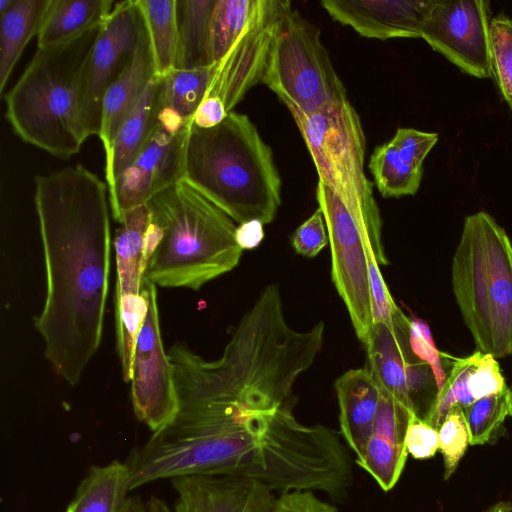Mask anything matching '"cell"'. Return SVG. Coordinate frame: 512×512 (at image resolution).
Here are the masks:
<instances>
[{
	"mask_svg": "<svg viewBox=\"0 0 512 512\" xmlns=\"http://www.w3.org/2000/svg\"><path fill=\"white\" fill-rule=\"evenodd\" d=\"M34 183L46 276L34 325L46 360L75 386L103 334L112 244L108 186L82 164L37 175Z\"/></svg>",
	"mask_w": 512,
	"mask_h": 512,
	"instance_id": "obj_2",
	"label": "cell"
},
{
	"mask_svg": "<svg viewBox=\"0 0 512 512\" xmlns=\"http://www.w3.org/2000/svg\"><path fill=\"white\" fill-rule=\"evenodd\" d=\"M102 24L37 48L5 94L6 119L22 141L63 159L80 151L86 140L79 117L81 81Z\"/></svg>",
	"mask_w": 512,
	"mask_h": 512,
	"instance_id": "obj_5",
	"label": "cell"
},
{
	"mask_svg": "<svg viewBox=\"0 0 512 512\" xmlns=\"http://www.w3.org/2000/svg\"><path fill=\"white\" fill-rule=\"evenodd\" d=\"M192 123L160 109L159 122L151 137L108 188L116 222L125 212L147 204L184 179L186 144Z\"/></svg>",
	"mask_w": 512,
	"mask_h": 512,
	"instance_id": "obj_9",
	"label": "cell"
},
{
	"mask_svg": "<svg viewBox=\"0 0 512 512\" xmlns=\"http://www.w3.org/2000/svg\"><path fill=\"white\" fill-rule=\"evenodd\" d=\"M228 115L226 107L218 97H206L198 107L193 124L200 128H212Z\"/></svg>",
	"mask_w": 512,
	"mask_h": 512,
	"instance_id": "obj_40",
	"label": "cell"
},
{
	"mask_svg": "<svg viewBox=\"0 0 512 512\" xmlns=\"http://www.w3.org/2000/svg\"><path fill=\"white\" fill-rule=\"evenodd\" d=\"M409 343L412 352L430 366L439 390L446 378L440 354L436 349L428 325L417 317L410 318Z\"/></svg>",
	"mask_w": 512,
	"mask_h": 512,
	"instance_id": "obj_35",
	"label": "cell"
},
{
	"mask_svg": "<svg viewBox=\"0 0 512 512\" xmlns=\"http://www.w3.org/2000/svg\"><path fill=\"white\" fill-rule=\"evenodd\" d=\"M50 0H14L0 15V93L23 50L37 36Z\"/></svg>",
	"mask_w": 512,
	"mask_h": 512,
	"instance_id": "obj_25",
	"label": "cell"
},
{
	"mask_svg": "<svg viewBox=\"0 0 512 512\" xmlns=\"http://www.w3.org/2000/svg\"><path fill=\"white\" fill-rule=\"evenodd\" d=\"M375 185L385 198L414 195L420 187L423 168L407 164L389 142L377 146L368 163Z\"/></svg>",
	"mask_w": 512,
	"mask_h": 512,
	"instance_id": "obj_29",
	"label": "cell"
},
{
	"mask_svg": "<svg viewBox=\"0 0 512 512\" xmlns=\"http://www.w3.org/2000/svg\"><path fill=\"white\" fill-rule=\"evenodd\" d=\"M178 408L173 419L134 448L130 491L182 476H233L271 484L290 444L276 407L294 402L302 366L286 337L243 319L220 358L208 361L178 342L167 352Z\"/></svg>",
	"mask_w": 512,
	"mask_h": 512,
	"instance_id": "obj_1",
	"label": "cell"
},
{
	"mask_svg": "<svg viewBox=\"0 0 512 512\" xmlns=\"http://www.w3.org/2000/svg\"><path fill=\"white\" fill-rule=\"evenodd\" d=\"M184 180L238 225L268 224L281 205L282 182L272 150L249 117L235 111L212 128L192 123Z\"/></svg>",
	"mask_w": 512,
	"mask_h": 512,
	"instance_id": "obj_4",
	"label": "cell"
},
{
	"mask_svg": "<svg viewBox=\"0 0 512 512\" xmlns=\"http://www.w3.org/2000/svg\"><path fill=\"white\" fill-rule=\"evenodd\" d=\"M143 286L148 304L134 347L131 398L136 418L156 432L173 419L178 402L173 366L161 336L156 285L144 277Z\"/></svg>",
	"mask_w": 512,
	"mask_h": 512,
	"instance_id": "obj_14",
	"label": "cell"
},
{
	"mask_svg": "<svg viewBox=\"0 0 512 512\" xmlns=\"http://www.w3.org/2000/svg\"><path fill=\"white\" fill-rule=\"evenodd\" d=\"M14 0H0V15L9 9Z\"/></svg>",
	"mask_w": 512,
	"mask_h": 512,
	"instance_id": "obj_43",
	"label": "cell"
},
{
	"mask_svg": "<svg viewBox=\"0 0 512 512\" xmlns=\"http://www.w3.org/2000/svg\"><path fill=\"white\" fill-rule=\"evenodd\" d=\"M490 41L493 75L512 110V18L499 14L490 20Z\"/></svg>",
	"mask_w": 512,
	"mask_h": 512,
	"instance_id": "obj_32",
	"label": "cell"
},
{
	"mask_svg": "<svg viewBox=\"0 0 512 512\" xmlns=\"http://www.w3.org/2000/svg\"><path fill=\"white\" fill-rule=\"evenodd\" d=\"M490 20L485 0H432L419 35L462 72L491 78Z\"/></svg>",
	"mask_w": 512,
	"mask_h": 512,
	"instance_id": "obj_12",
	"label": "cell"
},
{
	"mask_svg": "<svg viewBox=\"0 0 512 512\" xmlns=\"http://www.w3.org/2000/svg\"><path fill=\"white\" fill-rule=\"evenodd\" d=\"M438 141L437 133L398 128L390 143L407 164L423 168V161Z\"/></svg>",
	"mask_w": 512,
	"mask_h": 512,
	"instance_id": "obj_34",
	"label": "cell"
},
{
	"mask_svg": "<svg viewBox=\"0 0 512 512\" xmlns=\"http://www.w3.org/2000/svg\"><path fill=\"white\" fill-rule=\"evenodd\" d=\"M161 85V76L156 75L118 129L105 153V178L108 188L142 150L158 125Z\"/></svg>",
	"mask_w": 512,
	"mask_h": 512,
	"instance_id": "obj_22",
	"label": "cell"
},
{
	"mask_svg": "<svg viewBox=\"0 0 512 512\" xmlns=\"http://www.w3.org/2000/svg\"><path fill=\"white\" fill-rule=\"evenodd\" d=\"M216 0H176L177 50L174 69L209 66L210 23Z\"/></svg>",
	"mask_w": 512,
	"mask_h": 512,
	"instance_id": "obj_26",
	"label": "cell"
},
{
	"mask_svg": "<svg viewBox=\"0 0 512 512\" xmlns=\"http://www.w3.org/2000/svg\"><path fill=\"white\" fill-rule=\"evenodd\" d=\"M343 438L359 457L371 436L381 390L367 369H350L335 382Z\"/></svg>",
	"mask_w": 512,
	"mask_h": 512,
	"instance_id": "obj_21",
	"label": "cell"
},
{
	"mask_svg": "<svg viewBox=\"0 0 512 512\" xmlns=\"http://www.w3.org/2000/svg\"><path fill=\"white\" fill-rule=\"evenodd\" d=\"M150 221L148 204L125 212L118 222L113 242L117 271V349L125 382H131L136 337L147 311L148 300L143 280L147 264L146 236Z\"/></svg>",
	"mask_w": 512,
	"mask_h": 512,
	"instance_id": "obj_10",
	"label": "cell"
},
{
	"mask_svg": "<svg viewBox=\"0 0 512 512\" xmlns=\"http://www.w3.org/2000/svg\"><path fill=\"white\" fill-rule=\"evenodd\" d=\"M130 492L126 463L91 466L65 512H121Z\"/></svg>",
	"mask_w": 512,
	"mask_h": 512,
	"instance_id": "obj_24",
	"label": "cell"
},
{
	"mask_svg": "<svg viewBox=\"0 0 512 512\" xmlns=\"http://www.w3.org/2000/svg\"><path fill=\"white\" fill-rule=\"evenodd\" d=\"M262 83L291 114H311L347 97L320 30L285 1L276 22Z\"/></svg>",
	"mask_w": 512,
	"mask_h": 512,
	"instance_id": "obj_8",
	"label": "cell"
},
{
	"mask_svg": "<svg viewBox=\"0 0 512 512\" xmlns=\"http://www.w3.org/2000/svg\"><path fill=\"white\" fill-rule=\"evenodd\" d=\"M413 416L403 405L381 391L371 436L356 463L384 491L391 490L403 472L408 455L405 435Z\"/></svg>",
	"mask_w": 512,
	"mask_h": 512,
	"instance_id": "obj_18",
	"label": "cell"
},
{
	"mask_svg": "<svg viewBox=\"0 0 512 512\" xmlns=\"http://www.w3.org/2000/svg\"><path fill=\"white\" fill-rule=\"evenodd\" d=\"M292 116L312 156L319 182L330 188L372 232L382 236L373 185L364 171V133L347 97L311 114Z\"/></svg>",
	"mask_w": 512,
	"mask_h": 512,
	"instance_id": "obj_7",
	"label": "cell"
},
{
	"mask_svg": "<svg viewBox=\"0 0 512 512\" xmlns=\"http://www.w3.org/2000/svg\"><path fill=\"white\" fill-rule=\"evenodd\" d=\"M481 512H512V504L509 502L498 501Z\"/></svg>",
	"mask_w": 512,
	"mask_h": 512,
	"instance_id": "obj_42",
	"label": "cell"
},
{
	"mask_svg": "<svg viewBox=\"0 0 512 512\" xmlns=\"http://www.w3.org/2000/svg\"><path fill=\"white\" fill-rule=\"evenodd\" d=\"M143 26L137 0L115 3L103 22L81 81L79 117L86 139L98 136L103 97L131 59Z\"/></svg>",
	"mask_w": 512,
	"mask_h": 512,
	"instance_id": "obj_13",
	"label": "cell"
},
{
	"mask_svg": "<svg viewBox=\"0 0 512 512\" xmlns=\"http://www.w3.org/2000/svg\"><path fill=\"white\" fill-rule=\"evenodd\" d=\"M505 386L499 364L492 355L476 351L456 359L425 422L438 430L453 406L465 408Z\"/></svg>",
	"mask_w": 512,
	"mask_h": 512,
	"instance_id": "obj_20",
	"label": "cell"
},
{
	"mask_svg": "<svg viewBox=\"0 0 512 512\" xmlns=\"http://www.w3.org/2000/svg\"><path fill=\"white\" fill-rule=\"evenodd\" d=\"M172 505L151 496L127 498L121 512H273L276 497L265 485L240 477L195 475L171 479Z\"/></svg>",
	"mask_w": 512,
	"mask_h": 512,
	"instance_id": "obj_15",
	"label": "cell"
},
{
	"mask_svg": "<svg viewBox=\"0 0 512 512\" xmlns=\"http://www.w3.org/2000/svg\"><path fill=\"white\" fill-rule=\"evenodd\" d=\"M214 72V65L182 70L172 69L161 76V110L181 119L193 121V117L205 99Z\"/></svg>",
	"mask_w": 512,
	"mask_h": 512,
	"instance_id": "obj_27",
	"label": "cell"
},
{
	"mask_svg": "<svg viewBox=\"0 0 512 512\" xmlns=\"http://www.w3.org/2000/svg\"><path fill=\"white\" fill-rule=\"evenodd\" d=\"M407 453L415 459H428L439 450L438 430L425 421L413 416L405 435Z\"/></svg>",
	"mask_w": 512,
	"mask_h": 512,
	"instance_id": "obj_38",
	"label": "cell"
},
{
	"mask_svg": "<svg viewBox=\"0 0 512 512\" xmlns=\"http://www.w3.org/2000/svg\"><path fill=\"white\" fill-rule=\"evenodd\" d=\"M273 512H337V509L312 491H291L276 498Z\"/></svg>",
	"mask_w": 512,
	"mask_h": 512,
	"instance_id": "obj_39",
	"label": "cell"
},
{
	"mask_svg": "<svg viewBox=\"0 0 512 512\" xmlns=\"http://www.w3.org/2000/svg\"><path fill=\"white\" fill-rule=\"evenodd\" d=\"M156 75L144 22L131 59L103 97L98 137L105 153L109 150L118 129L136 107Z\"/></svg>",
	"mask_w": 512,
	"mask_h": 512,
	"instance_id": "obj_19",
	"label": "cell"
},
{
	"mask_svg": "<svg viewBox=\"0 0 512 512\" xmlns=\"http://www.w3.org/2000/svg\"><path fill=\"white\" fill-rule=\"evenodd\" d=\"M258 0H216L209 36V64L219 62L248 26Z\"/></svg>",
	"mask_w": 512,
	"mask_h": 512,
	"instance_id": "obj_30",
	"label": "cell"
},
{
	"mask_svg": "<svg viewBox=\"0 0 512 512\" xmlns=\"http://www.w3.org/2000/svg\"><path fill=\"white\" fill-rule=\"evenodd\" d=\"M439 450L444 461V479H449L470 444L463 408L453 406L438 428Z\"/></svg>",
	"mask_w": 512,
	"mask_h": 512,
	"instance_id": "obj_33",
	"label": "cell"
},
{
	"mask_svg": "<svg viewBox=\"0 0 512 512\" xmlns=\"http://www.w3.org/2000/svg\"><path fill=\"white\" fill-rule=\"evenodd\" d=\"M432 0H322L335 21L367 38H420L419 29Z\"/></svg>",
	"mask_w": 512,
	"mask_h": 512,
	"instance_id": "obj_17",
	"label": "cell"
},
{
	"mask_svg": "<svg viewBox=\"0 0 512 512\" xmlns=\"http://www.w3.org/2000/svg\"><path fill=\"white\" fill-rule=\"evenodd\" d=\"M263 223L259 220H250L236 227L235 238L243 250L257 247L264 238Z\"/></svg>",
	"mask_w": 512,
	"mask_h": 512,
	"instance_id": "obj_41",
	"label": "cell"
},
{
	"mask_svg": "<svg viewBox=\"0 0 512 512\" xmlns=\"http://www.w3.org/2000/svg\"><path fill=\"white\" fill-rule=\"evenodd\" d=\"M452 287L478 351L512 353V243L484 211L465 218L452 261Z\"/></svg>",
	"mask_w": 512,
	"mask_h": 512,
	"instance_id": "obj_6",
	"label": "cell"
},
{
	"mask_svg": "<svg viewBox=\"0 0 512 512\" xmlns=\"http://www.w3.org/2000/svg\"><path fill=\"white\" fill-rule=\"evenodd\" d=\"M329 244L323 213L318 208L294 232L292 245L295 251L305 257H315Z\"/></svg>",
	"mask_w": 512,
	"mask_h": 512,
	"instance_id": "obj_37",
	"label": "cell"
},
{
	"mask_svg": "<svg viewBox=\"0 0 512 512\" xmlns=\"http://www.w3.org/2000/svg\"><path fill=\"white\" fill-rule=\"evenodd\" d=\"M144 277L163 288L199 290L233 270L243 249L235 222L184 179L148 203Z\"/></svg>",
	"mask_w": 512,
	"mask_h": 512,
	"instance_id": "obj_3",
	"label": "cell"
},
{
	"mask_svg": "<svg viewBox=\"0 0 512 512\" xmlns=\"http://www.w3.org/2000/svg\"><path fill=\"white\" fill-rule=\"evenodd\" d=\"M285 1L258 0L246 29L228 53L213 64L206 97L220 98L228 113L253 86L262 82L276 22Z\"/></svg>",
	"mask_w": 512,
	"mask_h": 512,
	"instance_id": "obj_16",
	"label": "cell"
},
{
	"mask_svg": "<svg viewBox=\"0 0 512 512\" xmlns=\"http://www.w3.org/2000/svg\"><path fill=\"white\" fill-rule=\"evenodd\" d=\"M463 411L470 445L492 443L500 435L505 420L512 416V391L505 386L499 392L476 400Z\"/></svg>",
	"mask_w": 512,
	"mask_h": 512,
	"instance_id": "obj_31",
	"label": "cell"
},
{
	"mask_svg": "<svg viewBox=\"0 0 512 512\" xmlns=\"http://www.w3.org/2000/svg\"><path fill=\"white\" fill-rule=\"evenodd\" d=\"M369 289L373 324L389 322L402 310L396 305L384 281L379 264L370 258L368 262Z\"/></svg>",
	"mask_w": 512,
	"mask_h": 512,
	"instance_id": "obj_36",
	"label": "cell"
},
{
	"mask_svg": "<svg viewBox=\"0 0 512 512\" xmlns=\"http://www.w3.org/2000/svg\"><path fill=\"white\" fill-rule=\"evenodd\" d=\"M410 318L403 312L389 322L373 324L364 345L368 371L381 391L425 421L435 399L429 396L430 366L420 360L409 343Z\"/></svg>",
	"mask_w": 512,
	"mask_h": 512,
	"instance_id": "obj_11",
	"label": "cell"
},
{
	"mask_svg": "<svg viewBox=\"0 0 512 512\" xmlns=\"http://www.w3.org/2000/svg\"><path fill=\"white\" fill-rule=\"evenodd\" d=\"M113 0H50L37 48L63 43L101 25L114 8Z\"/></svg>",
	"mask_w": 512,
	"mask_h": 512,
	"instance_id": "obj_23",
	"label": "cell"
},
{
	"mask_svg": "<svg viewBox=\"0 0 512 512\" xmlns=\"http://www.w3.org/2000/svg\"><path fill=\"white\" fill-rule=\"evenodd\" d=\"M141 9L154 59L156 74L175 67L177 50L176 0H137Z\"/></svg>",
	"mask_w": 512,
	"mask_h": 512,
	"instance_id": "obj_28",
	"label": "cell"
},
{
	"mask_svg": "<svg viewBox=\"0 0 512 512\" xmlns=\"http://www.w3.org/2000/svg\"><path fill=\"white\" fill-rule=\"evenodd\" d=\"M511 391H512V389H511Z\"/></svg>",
	"mask_w": 512,
	"mask_h": 512,
	"instance_id": "obj_44",
	"label": "cell"
}]
</instances>
